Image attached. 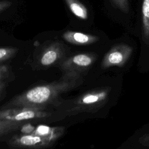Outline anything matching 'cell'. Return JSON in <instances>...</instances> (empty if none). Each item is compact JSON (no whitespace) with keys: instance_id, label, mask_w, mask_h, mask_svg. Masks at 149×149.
<instances>
[{"instance_id":"1","label":"cell","mask_w":149,"mask_h":149,"mask_svg":"<svg viewBox=\"0 0 149 149\" xmlns=\"http://www.w3.org/2000/svg\"><path fill=\"white\" fill-rule=\"evenodd\" d=\"M82 82V73L64 72L58 80L48 84L37 86L17 95L4 107L45 108L48 105L54 103L60 95L77 88Z\"/></svg>"},{"instance_id":"2","label":"cell","mask_w":149,"mask_h":149,"mask_svg":"<svg viewBox=\"0 0 149 149\" xmlns=\"http://www.w3.org/2000/svg\"><path fill=\"white\" fill-rule=\"evenodd\" d=\"M109 91V88L103 87L86 92L74 99L67 101L63 111L68 116L95 112L107 102Z\"/></svg>"},{"instance_id":"3","label":"cell","mask_w":149,"mask_h":149,"mask_svg":"<svg viewBox=\"0 0 149 149\" xmlns=\"http://www.w3.org/2000/svg\"><path fill=\"white\" fill-rule=\"evenodd\" d=\"M50 113L45 108L29 107H12L0 110V119L15 121H25L33 119L48 117Z\"/></svg>"},{"instance_id":"4","label":"cell","mask_w":149,"mask_h":149,"mask_svg":"<svg viewBox=\"0 0 149 149\" xmlns=\"http://www.w3.org/2000/svg\"><path fill=\"white\" fill-rule=\"evenodd\" d=\"M96 55L92 53H81L65 58L61 62L64 72H76L82 73L94 63Z\"/></svg>"},{"instance_id":"5","label":"cell","mask_w":149,"mask_h":149,"mask_svg":"<svg viewBox=\"0 0 149 149\" xmlns=\"http://www.w3.org/2000/svg\"><path fill=\"white\" fill-rule=\"evenodd\" d=\"M8 144L13 148H44L52 146L54 143L33 133H22L13 136L9 141Z\"/></svg>"},{"instance_id":"6","label":"cell","mask_w":149,"mask_h":149,"mask_svg":"<svg viewBox=\"0 0 149 149\" xmlns=\"http://www.w3.org/2000/svg\"><path fill=\"white\" fill-rule=\"evenodd\" d=\"M66 50L61 41H54L47 46L39 56L38 63L44 67H49L62 61L65 58Z\"/></svg>"},{"instance_id":"7","label":"cell","mask_w":149,"mask_h":149,"mask_svg":"<svg viewBox=\"0 0 149 149\" xmlns=\"http://www.w3.org/2000/svg\"><path fill=\"white\" fill-rule=\"evenodd\" d=\"M132 52V48L127 45L119 44L114 47L104 56L101 63L102 68L123 66L128 60Z\"/></svg>"},{"instance_id":"8","label":"cell","mask_w":149,"mask_h":149,"mask_svg":"<svg viewBox=\"0 0 149 149\" xmlns=\"http://www.w3.org/2000/svg\"><path fill=\"white\" fill-rule=\"evenodd\" d=\"M62 38L69 43L78 45H89L99 40L97 36L74 31H65L62 34Z\"/></svg>"},{"instance_id":"9","label":"cell","mask_w":149,"mask_h":149,"mask_svg":"<svg viewBox=\"0 0 149 149\" xmlns=\"http://www.w3.org/2000/svg\"><path fill=\"white\" fill-rule=\"evenodd\" d=\"M64 132L65 127L63 126L52 127L45 125H39L35 127L32 133L54 143L63 134Z\"/></svg>"},{"instance_id":"10","label":"cell","mask_w":149,"mask_h":149,"mask_svg":"<svg viewBox=\"0 0 149 149\" xmlns=\"http://www.w3.org/2000/svg\"><path fill=\"white\" fill-rule=\"evenodd\" d=\"M70 11L81 19H87L88 11L86 6L78 0H65Z\"/></svg>"},{"instance_id":"11","label":"cell","mask_w":149,"mask_h":149,"mask_svg":"<svg viewBox=\"0 0 149 149\" xmlns=\"http://www.w3.org/2000/svg\"><path fill=\"white\" fill-rule=\"evenodd\" d=\"M24 122L0 119V137L17 130L23 125Z\"/></svg>"},{"instance_id":"12","label":"cell","mask_w":149,"mask_h":149,"mask_svg":"<svg viewBox=\"0 0 149 149\" xmlns=\"http://www.w3.org/2000/svg\"><path fill=\"white\" fill-rule=\"evenodd\" d=\"M141 13L143 35L149 39V0H143Z\"/></svg>"},{"instance_id":"13","label":"cell","mask_w":149,"mask_h":149,"mask_svg":"<svg viewBox=\"0 0 149 149\" xmlns=\"http://www.w3.org/2000/svg\"><path fill=\"white\" fill-rule=\"evenodd\" d=\"M18 51V48L12 47H0V63L13 57Z\"/></svg>"},{"instance_id":"14","label":"cell","mask_w":149,"mask_h":149,"mask_svg":"<svg viewBox=\"0 0 149 149\" xmlns=\"http://www.w3.org/2000/svg\"><path fill=\"white\" fill-rule=\"evenodd\" d=\"M112 3L124 12L129 11V0H111Z\"/></svg>"},{"instance_id":"15","label":"cell","mask_w":149,"mask_h":149,"mask_svg":"<svg viewBox=\"0 0 149 149\" xmlns=\"http://www.w3.org/2000/svg\"><path fill=\"white\" fill-rule=\"evenodd\" d=\"M9 75L8 67L5 65H0V81H4Z\"/></svg>"},{"instance_id":"16","label":"cell","mask_w":149,"mask_h":149,"mask_svg":"<svg viewBox=\"0 0 149 149\" xmlns=\"http://www.w3.org/2000/svg\"><path fill=\"white\" fill-rule=\"evenodd\" d=\"M36 127L33 126L30 124H26L24 125H22L21 127V132L24 134H30L32 133L34 131Z\"/></svg>"},{"instance_id":"17","label":"cell","mask_w":149,"mask_h":149,"mask_svg":"<svg viewBox=\"0 0 149 149\" xmlns=\"http://www.w3.org/2000/svg\"><path fill=\"white\" fill-rule=\"evenodd\" d=\"M139 141L142 145L149 147V133L144 134L143 136H142L140 139Z\"/></svg>"},{"instance_id":"18","label":"cell","mask_w":149,"mask_h":149,"mask_svg":"<svg viewBox=\"0 0 149 149\" xmlns=\"http://www.w3.org/2000/svg\"><path fill=\"white\" fill-rule=\"evenodd\" d=\"M11 5V2L8 1H0V13L8 8Z\"/></svg>"},{"instance_id":"19","label":"cell","mask_w":149,"mask_h":149,"mask_svg":"<svg viewBox=\"0 0 149 149\" xmlns=\"http://www.w3.org/2000/svg\"><path fill=\"white\" fill-rule=\"evenodd\" d=\"M6 86V82L5 81H0V95L2 94Z\"/></svg>"}]
</instances>
